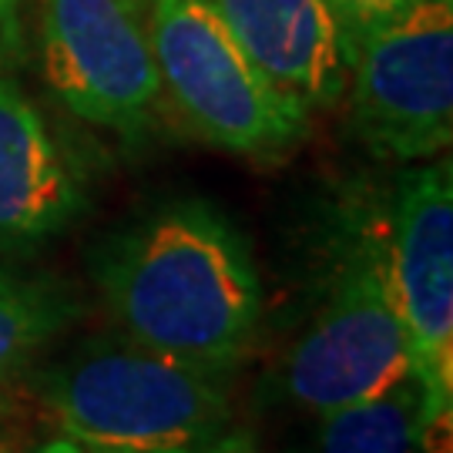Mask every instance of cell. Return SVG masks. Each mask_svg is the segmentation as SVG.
<instances>
[{
  "instance_id": "6da1fadb",
  "label": "cell",
  "mask_w": 453,
  "mask_h": 453,
  "mask_svg": "<svg viewBox=\"0 0 453 453\" xmlns=\"http://www.w3.org/2000/svg\"><path fill=\"white\" fill-rule=\"evenodd\" d=\"M95 282L125 340L211 372H232L262 336L265 296L252 245L205 198H175L114 232Z\"/></svg>"
},
{
  "instance_id": "7a4b0ae2",
  "label": "cell",
  "mask_w": 453,
  "mask_h": 453,
  "mask_svg": "<svg viewBox=\"0 0 453 453\" xmlns=\"http://www.w3.org/2000/svg\"><path fill=\"white\" fill-rule=\"evenodd\" d=\"M58 437L84 453H195L232 434V372L97 336L31 372Z\"/></svg>"
},
{
  "instance_id": "3957f363",
  "label": "cell",
  "mask_w": 453,
  "mask_h": 453,
  "mask_svg": "<svg viewBox=\"0 0 453 453\" xmlns=\"http://www.w3.org/2000/svg\"><path fill=\"white\" fill-rule=\"evenodd\" d=\"M148 34L162 97L198 142L279 162L306 138L309 111L252 65L215 0H148Z\"/></svg>"
},
{
  "instance_id": "277c9868",
  "label": "cell",
  "mask_w": 453,
  "mask_h": 453,
  "mask_svg": "<svg viewBox=\"0 0 453 453\" xmlns=\"http://www.w3.org/2000/svg\"><path fill=\"white\" fill-rule=\"evenodd\" d=\"M413 376L410 346L383 282L376 215L349 226L319 303L275 366V393L312 417L387 393Z\"/></svg>"
},
{
  "instance_id": "5b68a950",
  "label": "cell",
  "mask_w": 453,
  "mask_h": 453,
  "mask_svg": "<svg viewBox=\"0 0 453 453\" xmlns=\"http://www.w3.org/2000/svg\"><path fill=\"white\" fill-rule=\"evenodd\" d=\"M376 215L383 282L423 396V450L453 443V172L447 158L406 168Z\"/></svg>"
},
{
  "instance_id": "8992f818",
  "label": "cell",
  "mask_w": 453,
  "mask_h": 453,
  "mask_svg": "<svg viewBox=\"0 0 453 453\" xmlns=\"http://www.w3.org/2000/svg\"><path fill=\"white\" fill-rule=\"evenodd\" d=\"M349 125L376 158L430 162L453 142V4L420 0L363 34L349 65Z\"/></svg>"
},
{
  "instance_id": "52a82bcc",
  "label": "cell",
  "mask_w": 453,
  "mask_h": 453,
  "mask_svg": "<svg viewBox=\"0 0 453 453\" xmlns=\"http://www.w3.org/2000/svg\"><path fill=\"white\" fill-rule=\"evenodd\" d=\"M41 65L54 97L97 128L138 134L162 104L148 0H44Z\"/></svg>"
},
{
  "instance_id": "ba28073f",
  "label": "cell",
  "mask_w": 453,
  "mask_h": 453,
  "mask_svg": "<svg viewBox=\"0 0 453 453\" xmlns=\"http://www.w3.org/2000/svg\"><path fill=\"white\" fill-rule=\"evenodd\" d=\"M252 65L306 111L346 95L353 37L333 0H215Z\"/></svg>"
},
{
  "instance_id": "9c48e42d",
  "label": "cell",
  "mask_w": 453,
  "mask_h": 453,
  "mask_svg": "<svg viewBox=\"0 0 453 453\" xmlns=\"http://www.w3.org/2000/svg\"><path fill=\"white\" fill-rule=\"evenodd\" d=\"M78 165L31 97L0 74V252H31L84 211Z\"/></svg>"
},
{
  "instance_id": "30bf717a",
  "label": "cell",
  "mask_w": 453,
  "mask_h": 453,
  "mask_svg": "<svg viewBox=\"0 0 453 453\" xmlns=\"http://www.w3.org/2000/svg\"><path fill=\"white\" fill-rule=\"evenodd\" d=\"M74 296L48 279L0 265V406L41 366V357L78 319Z\"/></svg>"
},
{
  "instance_id": "8fae6325",
  "label": "cell",
  "mask_w": 453,
  "mask_h": 453,
  "mask_svg": "<svg viewBox=\"0 0 453 453\" xmlns=\"http://www.w3.org/2000/svg\"><path fill=\"white\" fill-rule=\"evenodd\" d=\"M316 420V453H423V396L413 376Z\"/></svg>"
},
{
  "instance_id": "7c38bea8",
  "label": "cell",
  "mask_w": 453,
  "mask_h": 453,
  "mask_svg": "<svg viewBox=\"0 0 453 453\" xmlns=\"http://www.w3.org/2000/svg\"><path fill=\"white\" fill-rule=\"evenodd\" d=\"M333 4H336L342 24H346V31L353 37V44H357L363 34H370L376 27L389 24V20L403 17L420 0H333Z\"/></svg>"
},
{
  "instance_id": "4fadbf2b",
  "label": "cell",
  "mask_w": 453,
  "mask_h": 453,
  "mask_svg": "<svg viewBox=\"0 0 453 453\" xmlns=\"http://www.w3.org/2000/svg\"><path fill=\"white\" fill-rule=\"evenodd\" d=\"M17 14H20V0H0V58H4V50L14 48Z\"/></svg>"
},
{
  "instance_id": "5bb4252c",
  "label": "cell",
  "mask_w": 453,
  "mask_h": 453,
  "mask_svg": "<svg viewBox=\"0 0 453 453\" xmlns=\"http://www.w3.org/2000/svg\"><path fill=\"white\" fill-rule=\"evenodd\" d=\"M195 453H262L252 440L245 437V434H226L222 440H215V443H209L205 450H195Z\"/></svg>"
},
{
  "instance_id": "9a60e30c",
  "label": "cell",
  "mask_w": 453,
  "mask_h": 453,
  "mask_svg": "<svg viewBox=\"0 0 453 453\" xmlns=\"http://www.w3.org/2000/svg\"><path fill=\"white\" fill-rule=\"evenodd\" d=\"M34 453H84L81 447H74L71 440H65V437H54V440H48V443H41Z\"/></svg>"
},
{
  "instance_id": "2e32d148",
  "label": "cell",
  "mask_w": 453,
  "mask_h": 453,
  "mask_svg": "<svg viewBox=\"0 0 453 453\" xmlns=\"http://www.w3.org/2000/svg\"><path fill=\"white\" fill-rule=\"evenodd\" d=\"M440 4H453V0H440Z\"/></svg>"
}]
</instances>
